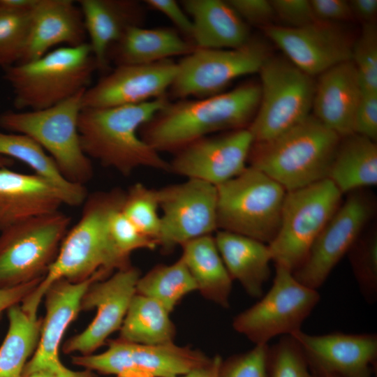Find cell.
Returning <instances> with one entry per match:
<instances>
[{"label": "cell", "mask_w": 377, "mask_h": 377, "mask_svg": "<svg viewBox=\"0 0 377 377\" xmlns=\"http://www.w3.org/2000/svg\"><path fill=\"white\" fill-rule=\"evenodd\" d=\"M64 204L60 191L40 177L0 168V231L59 211Z\"/></svg>", "instance_id": "cell-23"}, {"label": "cell", "mask_w": 377, "mask_h": 377, "mask_svg": "<svg viewBox=\"0 0 377 377\" xmlns=\"http://www.w3.org/2000/svg\"><path fill=\"white\" fill-rule=\"evenodd\" d=\"M342 195L328 179L286 192L278 232L268 244L276 266L293 272L303 263Z\"/></svg>", "instance_id": "cell-8"}, {"label": "cell", "mask_w": 377, "mask_h": 377, "mask_svg": "<svg viewBox=\"0 0 377 377\" xmlns=\"http://www.w3.org/2000/svg\"><path fill=\"white\" fill-rule=\"evenodd\" d=\"M0 156L20 161L35 175L45 179L61 193L64 205L77 207L84 203L88 193L84 185L67 180L52 158L30 137L0 131Z\"/></svg>", "instance_id": "cell-30"}, {"label": "cell", "mask_w": 377, "mask_h": 377, "mask_svg": "<svg viewBox=\"0 0 377 377\" xmlns=\"http://www.w3.org/2000/svg\"><path fill=\"white\" fill-rule=\"evenodd\" d=\"M70 223L68 215L57 211L0 231V289L43 279Z\"/></svg>", "instance_id": "cell-10"}, {"label": "cell", "mask_w": 377, "mask_h": 377, "mask_svg": "<svg viewBox=\"0 0 377 377\" xmlns=\"http://www.w3.org/2000/svg\"><path fill=\"white\" fill-rule=\"evenodd\" d=\"M177 63L166 59L149 64L116 66L85 90L83 108L136 105L167 96Z\"/></svg>", "instance_id": "cell-18"}, {"label": "cell", "mask_w": 377, "mask_h": 377, "mask_svg": "<svg viewBox=\"0 0 377 377\" xmlns=\"http://www.w3.org/2000/svg\"><path fill=\"white\" fill-rule=\"evenodd\" d=\"M325 377H339V376H333V375H328V376H326Z\"/></svg>", "instance_id": "cell-54"}, {"label": "cell", "mask_w": 377, "mask_h": 377, "mask_svg": "<svg viewBox=\"0 0 377 377\" xmlns=\"http://www.w3.org/2000/svg\"><path fill=\"white\" fill-rule=\"evenodd\" d=\"M158 195L161 214L157 244L164 252L218 230L216 186L186 179L159 188Z\"/></svg>", "instance_id": "cell-13"}, {"label": "cell", "mask_w": 377, "mask_h": 377, "mask_svg": "<svg viewBox=\"0 0 377 377\" xmlns=\"http://www.w3.org/2000/svg\"><path fill=\"white\" fill-rule=\"evenodd\" d=\"M253 144L248 128L206 136L175 151L168 172L217 186L247 168Z\"/></svg>", "instance_id": "cell-15"}, {"label": "cell", "mask_w": 377, "mask_h": 377, "mask_svg": "<svg viewBox=\"0 0 377 377\" xmlns=\"http://www.w3.org/2000/svg\"><path fill=\"white\" fill-rule=\"evenodd\" d=\"M195 45L169 28L147 29L141 26L130 27L109 49L108 63L115 66L125 64H149L187 55Z\"/></svg>", "instance_id": "cell-27"}, {"label": "cell", "mask_w": 377, "mask_h": 377, "mask_svg": "<svg viewBox=\"0 0 377 377\" xmlns=\"http://www.w3.org/2000/svg\"><path fill=\"white\" fill-rule=\"evenodd\" d=\"M218 230L244 235L269 244L281 222L286 191L251 167L216 186Z\"/></svg>", "instance_id": "cell-7"}, {"label": "cell", "mask_w": 377, "mask_h": 377, "mask_svg": "<svg viewBox=\"0 0 377 377\" xmlns=\"http://www.w3.org/2000/svg\"><path fill=\"white\" fill-rule=\"evenodd\" d=\"M209 359L198 350L174 342L154 346L130 342V377H179Z\"/></svg>", "instance_id": "cell-31"}, {"label": "cell", "mask_w": 377, "mask_h": 377, "mask_svg": "<svg viewBox=\"0 0 377 377\" xmlns=\"http://www.w3.org/2000/svg\"><path fill=\"white\" fill-rule=\"evenodd\" d=\"M144 2L149 8L165 15L191 42L192 22L179 3L175 0H146Z\"/></svg>", "instance_id": "cell-46"}, {"label": "cell", "mask_w": 377, "mask_h": 377, "mask_svg": "<svg viewBox=\"0 0 377 377\" xmlns=\"http://www.w3.org/2000/svg\"><path fill=\"white\" fill-rule=\"evenodd\" d=\"M269 57L265 43L251 38L233 49L195 48L177 62V75L168 91L178 100L214 96L235 80L258 73Z\"/></svg>", "instance_id": "cell-12"}, {"label": "cell", "mask_w": 377, "mask_h": 377, "mask_svg": "<svg viewBox=\"0 0 377 377\" xmlns=\"http://www.w3.org/2000/svg\"><path fill=\"white\" fill-rule=\"evenodd\" d=\"M275 267L269 291L232 321L233 329L255 345L268 344L274 337L301 330L320 299L318 290L301 283L293 272Z\"/></svg>", "instance_id": "cell-11"}, {"label": "cell", "mask_w": 377, "mask_h": 377, "mask_svg": "<svg viewBox=\"0 0 377 377\" xmlns=\"http://www.w3.org/2000/svg\"><path fill=\"white\" fill-rule=\"evenodd\" d=\"M268 344H258L222 360L219 377H268Z\"/></svg>", "instance_id": "cell-40"}, {"label": "cell", "mask_w": 377, "mask_h": 377, "mask_svg": "<svg viewBox=\"0 0 377 377\" xmlns=\"http://www.w3.org/2000/svg\"><path fill=\"white\" fill-rule=\"evenodd\" d=\"M77 4L98 70H106L110 47L130 27L140 26L142 7L132 0H79Z\"/></svg>", "instance_id": "cell-24"}, {"label": "cell", "mask_w": 377, "mask_h": 377, "mask_svg": "<svg viewBox=\"0 0 377 377\" xmlns=\"http://www.w3.org/2000/svg\"><path fill=\"white\" fill-rule=\"evenodd\" d=\"M351 61L357 70L362 91L377 92V27L364 24L355 38Z\"/></svg>", "instance_id": "cell-38"}, {"label": "cell", "mask_w": 377, "mask_h": 377, "mask_svg": "<svg viewBox=\"0 0 377 377\" xmlns=\"http://www.w3.org/2000/svg\"><path fill=\"white\" fill-rule=\"evenodd\" d=\"M84 91L46 109L0 114V128L32 138L52 158L67 180L82 185L94 173L91 159L82 150L78 130Z\"/></svg>", "instance_id": "cell-6"}, {"label": "cell", "mask_w": 377, "mask_h": 377, "mask_svg": "<svg viewBox=\"0 0 377 377\" xmlns=\"http://www.w3.org/2000/svg\"><path fill=\"white\" fill-rule=\"evenodd\" d=\"M222 359L216 355L209 359L207 363L195 368L179 377H219V370Z\"/></svg>", "instance_id": "cell-49"}, {"label": "cell", "mask_w": 377, "mask_h": 377, "mask_svg": "<svg viewBox=\"0 0 377 377\" xmlns=\"http://www.w3.org/2000/svg\"><path fill=\"white\" fill-rule=\"evenodd\" d=\"M7 315L8 331L0 346V377H22L37 347L43 319L23 310L20 304L9 308Z\"/></svg>", "instance_id": "cell-33"}, {"label": "cell", "mask_w": 377, "mask_h": 377, "mask_svg": "<svg viewBox=\"0 0 377 377\" xmlns=\"http://www.w3.org/2000/svg\"><path fill=\"white\" fill-rule=\"evenodd\" d=\"M12 163L7 157L0 156V168L3 167H8Z\"/></svg>", "instance_id": "cell-53"}, {"label": "cell", "mask_w": 377, "mask_h": 377, "mask_svg": "<svg viewBox=\"0 0 377 377\" xmlns=\"http://www.w3.org/2000/svg\"><path fill=\"white\" fill-rule=\"evenodd\" d=\"M107 277L104 272H98L80 282L59 279L48 288L44 295L46 313L38 343L24 367L22 376L43 370L57 374L67 369L59 355L63 336L81 311V301L87 288L94 282Z\"/></svg>", "instance_id": "cell-19"}, {"label": "cell", "mask_w": 377, "mask_h": 377, "mask_svg": "<svg viewBox=\"0 0 377 377\" xmlns=\"http://www.w3.org/2000/svg\"><path fill=\"white\" fill-rule=\"evenodd\" d=\"M181 258L197 290L207 300L223 308L230 306L232 280L219 251L214 237L205 235L182 246Z\"/></svg>", "instance_id": "cell-28"}, {"label": "cell", "mask_w": 377, "mask_h": 377, "mask_svg": "<svg viewBox=\"0 0 377 377\" xmlns=\"http://www.w3.org/2000/svg\"><path fill=\"white\" fill-rule=\"evenodd\" d=\"M348 3L354 20L362 24L375 23L377 15V0H350Z\"/></svg>", "instance_id": "cell-48"}, {"label": "cell", "mask_w": 377, "mask_h": 377, "mask_svg": "<svg viewBox=\"0 0 377 377\" xmlns=\"http://www.w3.org/2000/svg\"><path fill=\"white\" fill-rule=\"evenodd\" d=\"M353 133L376 142L377 92L362 91L353 118Z\"/></svg>", "instance_id": "cell-42"}, {"label": "cell", "mask_w": 377, "mask_h": 377, "mask_svg": "<svg viewBox=\"0 0 377 377\" xmlns=\"http://www.w3.org/2000/svg\"><path fill=\"white\" fill-rule=\"evenodd\" d=\"M181 5L191 20L195 48L233 49L251 39L248 24L226 1L184 0Z\"/></svg>", "instance_id": "cell-25"}, {"label": "cell", "mask_w": 377, "mask_h": 377, "mask_svg": "<svg viewBox=\"0 0 377 377\" xmlns=\"http://www.w3.org/2000/svg\"><path fill=\"white\" fill-rule=\"evenodd\" d=\"M196 285L181 258L170 265H157L140 276L136 293L151 297L171 313Z\"/></svg>", "instance_id": "cell-34"}, {"label": "cell", "mask_w": 377, "mask_h": 377, "mask_svg": "<svg viewBox=\"0 0 377 377\" xmlns=\"http://www.w3.org/2000/svg\"><path fill=\"white\" fill-rule=\"evenodd\" d=\"M259 83L249 82L214 96L168 102L139 131L158 153L175 152L218 132L247 128L257 112Z\"/></svg>", "instance_id": "cell-2"}, {"label": "cell", "mask_w": 377, "mask_h": 377, "mask_svg": "<svg viewBox=\"0 0 377 377\" xmlns=\"http://www.w3.org/2000/svg\"><path fill=\"white\" fill-rule=\"evenodd\" d=\"M361 95V84L353 61L339 64L318 76L312 115L341 138L351 135Z\"/></svg>", "instance_id": "cell-22"}, {"label": "cell", "mask_w": 377, "mask_h": 377, "mask_svg": "<svg viewBox=\"0 0 377 377\" xmlns=\"http://www.w3.org/2000/svg\"><path fill=\"white\" fill-rule=\"evenodd\" d=\"M31 12L18 14L0 10V67L3 69L20 61L29 36Z\"/></svg>", "instance_id": "cell-37"}, {"label": "cell", "mask_w": 377, "mask_h": 377, "mask_svg": "<svg viewBox=\"0 0 377 377\" xmlns=\"http://www.w3.org/2000/svg\"><path fill=\"white\" fill-rule=\"evenodd\" d=\"M308 364L323 373L339 377H370L377 357L376 334H310L302 330L290 334Z\"/></svg>", "instance_id": "cell-20"}, {"label": "cell", "mask_w": 377, "mask_h": 377, "mask_svg": "<svg viewBox=\"0 0 377 377\" xmlns=\"http://www.w3.org/2000/svg\"><path fill=\"white\" fill-rule=\"evenodd\" d=\"M98 70L89 44L52 50L31 61L3 69V78L19 111L39 110L57 105L91 86Z\"/></svg>", "instance_id": "cell-5"}, {"label": "cell", "mask_w": 377, "mask_h": 377, "mask_svg": "<svg viewBox=\"0 0 377 377\" xmlns=\"http://www.w3.org/2000/svg\"><path fill=\"white\" fill-rule=\"evenodd\" d=\"M372 207L355 193L341 203L312 245L303 263L293 272L301 283L318 290L360 238Z\"/></svg>", "instance_id": "cell-14"}, {"label": "cell", "mask_w": 377, "mask_h": 377, "mask_svg": "<svg viewBox=\"0 0 377 377\" xmlns=\"http://www.w3.org/2000/svg\"><path fill=\"white\" fill-rule=\"evenodd\" d=\"M124 196L119 188L87 195L79 221L66 232L45 276L20 303L24 311L37 313L47 290L59 279L80 282L98 272L110 276L131 265L130 259L117 249L110 231L111 216L121 208Z\"/></svg>", "instance_id": "cell-1"}, {"label": "cell", "mask_w": 377, "mask_h": 377, "mask_svg": "<svg viewBox=\"0 0 377 377\" xmlns=\"http://www.w3.org/2000/svg\"><path fill=\"white\" fill-rule=\"evenodd\" d=\"M81 10L72 0H38L31 13L27 44L18 64L34 61L59 45L87 43Z\"/></svg>", "instance_id": "cell-21"}, {"label": "cell", "mask_w": 377, "mask_h": 377, "mask_svg": "<svg viewBox=\"0 0 377 377\" xmlns=\"http://www.w3.org/2000/svg\"><path fill=\"white\" fill-rule=\"evenodd\" d=\"M159 209L158 189L138 182L125 191L122 213L143 235L156 244L161 229Z\"/></svg>", "instance_id": "cell-35"}, {"label": "cell", "mask_w": 377, "mask_h": 377, "mask_svg": "<svg viewBox=\"0 0 377 377\" xmlns=\"http://www.w3.org/2000/svg\"><path fill=\"white\" fill-rule=\"evenodd\" d=\"M170 313L156 300L135 293L119 329V339L146 346L173 342L176 329Z\"/></svg>", "instance_id": "cell-32"}, {"label": "cell", "mask_w": 377, "mask_h": 377, "mask_svg": "<svg viewBox=\"0 0 377 377\" xmlns=\"http://www.w3.org/2000/svg\"><path fill=\"white\" fill-rule=\"evenodd\" d=\"M38 0H0V10L12 13H31Z\"/></svg>", "instance_id": "cell-50"}, {"label": "cell", "mask_w": 377, "mask_h": 377, "mask_svg": "<svg viewBox=\"0 0 377 377\" xmlns=\"http://www.w3.org/2000/svg\"><path fill=\"white\" fill-rule=\"evenodd\" d=\"M56 377H94V376L91 371L89 369L82 371H75L67 368L65 371L57 374Z\"/></svg>", "instance_id": "cell-51"}, {"label": "cell", "mask_w": 377, "mask_h": 377, "mask_svg": "<svg viewBox=\"0 0 377 377\" xmlns=\"http://www.w3.org/2000/svg\"><path fill=\"white\" fill-rule=\"evenodd\" d=\"M316 20L340 24L353 20L348 1L310 0Z\"/></svg>", "instance_id": "cell-45"}, {"label": "cell", "mask_w": 377, "mask_h": 377, "mask_svg": "<svg viewBox=\"0 0 377 377\" xmlns=\"http://www.w3.org/2000/svg\"><path fill=\"white\" fill-rule=\"evenodd\" d=\"M353 272L364 300H377V237L372 233L360 239L348 252Z\"/></svg>", "instance_id": "cell-36"}, {"label": "cell", "mask_w": 377, "mask_h": 377, "mask_svg": "<svg viewBox=\"0 0 377 377\" xmlns=\"http://www.w3.org/2000/svg\"><path fill=\"white\" fill-rule=\"evenodd\" d=\"M270 2L276 17L286 24L284 27H302L316 20L309 0H272Z\"/></svg>", "instance_id": "cell-43"}, {"label": "cell", "mask_w": 377, "mask_h": 377, "mask_svg": "<svg viewBox=\"0 0 377 377\" xmlns=\"http://www.w3.org/2000/svg\"><path fill=\"white\" fill-rule=\"evenodd\" d=\"M56 374L49 371H38L22 377H56Z\"/></svg>", "instance_id": "cell-52"}, {"label": "cell", "mask_w": 377, "mask_h": 377, "mask_svg": "<svg viewBox=\"0 0 377 377\" xmlns=\"http://www.w3.org/2000/svg\"><path fill=\"white\" fill-rule=\"evenodd\" d=\"M327 179L342 194L376 185V142L354 133L341 138Z\"/></svg>", "instance_id": "cell-29"}, {"label": "cell", "mask_w": 377, "mask_h": 377, "mask_svg": "<svg viewBox=\"0 0 377 377\" xmlns=\"http://www.w3.org/2000/svg\"><path fill=\"white\" fill-rule=\"evenodd\" d=\"M42 279H38L17 286L0 289V317L11 306L20 304L32 293Z\"/></svg>", "instance_id": "cell-47"}, {"label": "cell", "mask_w": 377, "mask_h": 377, "mask_svg": "<svg viewBox=\"0 0 377 377\" xmlns=\"http://www.w3.org/2000/svg\"><path fill=\"white\" fill-rule=\"evenodd\" d=\"M263 31L288 60L312 77L351 61L355 38L340 24L316 20L297 28L272 24Z\"/></svg>", "instance_id": "cell-17"}, {"label": "cell", "mask_w": 377, "mask_h": 377, "mask_svg": "<svg viewBox=\"0 0 377 377\" xmlns=\"http://www.w3.org/2000/svg\"><path fill=\"white\" fill-rule=\"evenodd\" d=\"M214 239L232 280L238 281L251 297L260 298L271 274L268 244L223 230H217Z\"/></svg>", "instance_id": "cell-26"}, {"label": "cell", "mask_w": 377, "mask_h": 377, "mask_svg": "<svg viewBox=\"0 0 377 377\" xmlns=\"http://www.w3.org/2000/svg\"><path fill=\"white\" fill-rule=\"evenodd\" d=\"M168 101L164 96L136 105L83 108L78 121L83 151L124 176L141 167L168 172L169 162L139 134L141 126Z\"/></svg>", "instance_id": "cell-3"}, {"label": "cell", "mask_w": 377, "mask_h": 377, "mask_svg": "<svg viewBox=\"0 0 377 377\" xmlns=\"http://www.w3.org/2000/svg\"><path fill=\"white\" fill-rule=\"evenodd\" d=\"M228 4L248 24L263 29L272 24L276 18L270 1L267 0H228Z\"/></svg>", "instance_id": "cell-44"}, {"label": "cell", "mask_w": 377, "mask_h": 377, "mask_svg": "<svg viewBox=\"0 0 377 377\" xmlns=\"http://www.w3.org/2000/svg\"><path fill=\"white\" fill-rule=\"evenodd\" d=\"M140 276L138 269L131 265L91 283L82 297L81 311L96 309V316L84 330L65 343L64 352L92 354L119 330Z\"/></svg>", "instance_id": "cell-16"}, {"label": "cell", "mask_w": 377, "mask_h": 377, "mask_svg": "<svg viewBox=\"0 0 377 377\" xmlns=\"http://www.w3.org/2000/svg\"><path fill=\"white\" fill-rule=\"evenodd\" d=\"M260 96L248 129L254 143L269 141L311 114L316 81L285 57H269L258 72Z\"/></svg>", "instance_id": "cell-9"}, {"label": "cell", "mask_w": 377, "mask_h": 377, "mask_svg": "<svg viewBox=\"0 0 377 377\" xmlns=\"http://www.w3.org/2000/svg\"><path fill=\"white\" fill-rule=\"evenodd\" d=\"M110 231L118 251L129 258L132 252L139 249L154 250L156 242L143 235L122 213L121 208L111 216Z\"/></svg>", "instance_id": "cell-41"}, {"label": "cell", "mask_w": 377, "mask_h": 377, "mask_svg": "<svg viewBox=\"0 0 377 377\" xmlns=\"http://www.w3.org/2000/svg\"><path fill=\"white\" fill-rule=\"evenodd\" d=\"M341 139L310 114L269 141L253 142L248 161L291 191L327 179Z\"/></svg>", "instance_id": "cell-4"}, {"label": "cell", "mask_w": 377, "mask_h": 377, "mask_svg": "<svg viewBox=\"0 0 377 377\" xmlns=\"http://www.w3.org/2000/svg\"><path fill=\"white\" fill-rule=\"evenodd\" d=\"M298 343L291 335L282 336L269 347L270 377H314Z\"/></svg>", "instance_id": "cell-39"}]
</instances>
